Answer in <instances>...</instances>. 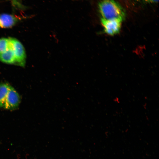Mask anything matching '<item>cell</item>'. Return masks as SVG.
<instances>
[{"instance_id": "obj_6", "label": "cell", "mask_w": 159, "mask_h": 159, "mask_svg": "<svg viewBox=\"0 0 159 159\" xmlns=\"http://www.w3.org/2000/svg\"><path fill=\"white\" fill-rule=\"evenodd\" d=\"M0 60L2 62L6 64H15V59L14 54L9 45L8 49L0 54Z\"/></svg>"}, {"instance_id": "obj_9", "label": "cell", "mask_w": 159, "mask_h": 159, "mask_svg": "<svg viewBox=\"0 0 159 159\" xmlns=\"http://www.w3.org/2000/svg\"><path fill=\"white\" fill-rule=\"evenodd\" d=\"M9 47V38L0 39V54L6 51Z\"/></svg>"}, {"instance_id": "obj_8", "label": "cell", "mask_w": 159, "mask_h": 159, "mask_svg": "<svg viewBox=\"0 0 159 159\" xmlns=\"http://www.w3.org/2000/svg\"><path fill=\"white\" fill-rule=\"evenodd\" d=\"M9 0L14 11H23L27 9V7L23 4L22 0Z\"/></svg>"}, {"instance_id": "obj_2", "label": "cell", "mask_w": 159, "mask_h": 159, "mask_svg": "<svg viewBox=\"0 0 159 159\" xmlns=\"http://www.w3.org/2000/svg\"><path fill=\"white\" fill-rule=\"evenodd\" d=\"M9 45L12 49L15 57V64L22 67L25 66L26 54L24 47L22 44L17 39L9 38Z\"/></svg>"}, {"instance_id": "obj_10", "label": "cell", "mask_w": 159, "mask_h": 159, "mask_svg": "<svg viewBox=\"0 0 159 159\" xmlns=\"http://www.w3.org/2000/svg\"><path fill=\"white\" fill-rule=\"evenodd\" d=\"M137 1L148 3H155L158 2L159 0H137Z\"/></svg>"}, {"instance_id": "obj_4", "label": "cell", "mask_w": 159, "mask_h": 159, "mask_svg": "<svg viewBox=\"0 0 159 159\" xmlns=\"http://www.w3.org/2000/svg\"><path fill=\"white\" fill-rule=\"evenodd\" d=\"M20 101L19 95L14 88L10 86L3 108L10 110L15 109L19 106Z\"/></svg>"}, {"instance_id": "obj_1", "label": "cell", "mask_w": 159, "mask_h": 159, "mask_svg": "<svg viewBox=\"0 0 159 159\" xmlns=\"http://www.w3.org/2000/svg\"><path fill=\"white\" fill-rule=\"evenodd\" d=\"M98 8L102 18H120L123 20L125 17L123 9L115 0H101L98 3Z\"/></svg>"}, {"instance_id": "obj_7", "label": "cell", "mask_w": 159, "mask_h": 159, "mask_svg": "<svg viewBox=\"0 0 159 159\" xmlns=\"http://www.w3.org/2000/svg\"><path fill=\"white\" fill-rule=\"evenodd\" d=\"M10 85L7 83L0 84V108H3Z\"/></svg>"}, {"instance_id": "obj_5", "label": "cell", "mask_w": 159, "mask_h": 159, "mask_svg": "<svg viewBox=\"0 0 159 159\" xmlns=\"http://www.w3.org/2000/svg\"><path fill=\"white\" fill-rule=\"evenodd\" d=\"M26 17L13 14L2 13L0 14V28H9L13 27L18 22Z\"/></svg>"}, {"instance_id": "obj_3", "label": "cell", "mask_w": 159, "mask_h": 159, "mask_svg": "<svg viewBox=\"0 0 159 159\" xmlns=\"http://www.w3.org/2000/svg\"><path fill=\"white\" fill-rule=\"evenodd\" d=\"M123 20L120 18L105 19L101 18V22L105 33L113 36L119 33L122 22Z\"/></svg>"}]
</instances>
